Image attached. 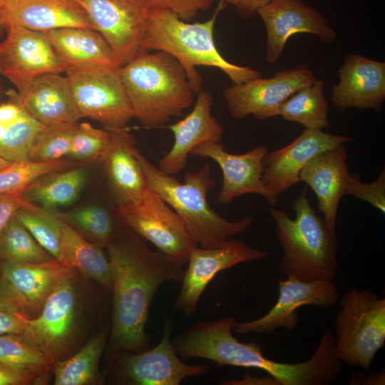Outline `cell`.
I'll return each instance as SVG.
<instances>
[{
  "label": "cell",
  "mask_w": 385,
  "mask_h": 385,
  "mask_svg": "<svg viewBox=\"0 0 385 385\" xmlns=\"http://www.w3.org/2000/svg\"><path fill=\"white\" fill-rule=\"evenodd\" d=\"M106 247L113 296L109 349L145 351L150 348L146 324L153 298L163 284L181 282L183 267L150 249L125 226Z\"/></svg>",
  "instance_id": "6da1fadb"
},
{
  "label": "cell",
  "mask_w": 385,
  "mask_h": 385,
  "mask_svg": "<svg viewBox=\"0 0 385 385\" xmlns=\"http://www.w3.org/2000/svg\"><path fill=\"white\" fill-rule=\"evenodd\" d=\"M236 320L232 316L210 322L199 321L172 339L181 359H204L218 366L261 369L279 385H328L339 373L332 349L319 343L312 356L302 362L282 363L268 359L255 342H241L232 334Z\"/></svg>",
  "instance_id": "7a4b0ae2"
},
{
  "label": "cell",
  "mask_w": 385,
  "mask_h": 385,
  "mask_svg": "<svg viewBox=\"0 0 385 385\" xmlns=\"http://www.w3.org/2000/svg\"><path fill=\"white\" fill-rule=\"evenodd\" d=\"M226 4L220 0L210 19L195 23L183 20L169 10L151 9L142 50L163 51L173 56L183 67L195 93L202 89V84L196 66L219 68L230 78L232 84L262 77L261 73L255 69L228 61L216 46L215 24Z\"/></svg>",
  "instance_id": "3957f363"
},
{
  "label": "cell",
  "mask_w": 385,
  "mask_h": 385,
  "mask_svg": "<svg viewBox=\"0 0 385 385\" xmlns=\"http://www.w3.org/2000/svg\"><path fill=\"white\" fill-rule=\"evenodd\" d=\"M134 118L149 129L183 115L195 93L182 65L168 53L139 51L120 67Z\"/></svg>",
  "instance_id": "277c9868"
},
{
  "label": "cell",
  "mask_w": 385,
  "mask_h": 385,
  "mask_svg": "<svg viewBox=\"0 0 385 385\" xmlns=\"http://www.w3.org/2000/svg\"><path fill=\"white\" fill-rule=\"evenodd\" d=\"M292 208L294 218L282 209L270 208L283 252L279 270L302 281H333L339 268L335 229L317 215L306 189L294 200Z\"/></svg>",
  "instance_id": "5b68a950"
},
{
  "label": "cell",
  "mask_w": 385,
  "mask_h": 385,
  "mask_svg": "<svg viewBox=\"0 0 385 385\" xmlns=\"http://www.w3.org/2000/svg\"><path fill=\"white\" fill-rule=\"evenodd\" d=\"M136 156L143 170L148 188L158 194L183 219L192 237L202 247H215L227 239L246 232L252 225L251 217L229 220L208 204L207 192L215 185L211 167L205 163L195 172H188L183 183L163 173L138 149Z\"/></svg>",
  "instance_id": "8992f818"
},
{
  "label": "cell",
  "mask_w": 385,
  "mask_h": 385,
  "mask_svg": "<svg viewBox=\"0 0 385 385\" xmlns=\"http://www.w3.org/2000/svg\"><path fill=\"white\" fill-rule=\"evenodd\" d=\"M334 324V354L341 362L368 370L385 344V299L351 289L340 296Z\"/></svg>",
  "instance_id": "52a82bcc"
},
{
  "label": "cell",
  "mask_w": 385,
  "mask_h": 385,
  "mask_svg": "<svg viewBox=\"0 0 385 385\" xmlns=\"http://www.w3.org/2000/svg\"><path fill=\"white\" fill-rule=\"evenodd\" d=\"M121 223L153 244L175 264L187 265L197 243L179 215L158 194L148 188L135 205L118 204Z\"/></svg>",
  "instance_id": "ba28073f"
},
{
  "label": "cell",
  "mask_w": 385,
  "mask_h": 385,
  "mask_svg": "<svg viewBox=\"0 0 385 385\" xmlns=\"http://www.w3.org/2000/svg\"><path fill=\"white\" fill-rule=\"evenodd\" d=\"M66 72L81 118L95 120L108 130L126 128L134 115L120 67L68 68Z\"/></svg>",
  "instance_id": "9c48e42d"
},
{
  "label": "cell",
  "mask_w": 385,
  "mask_h": 385,
  "mask_svg": "<svg viewBox=\"0 0 385 385\" xmlns=\"http://www.w3.org/2000/svg\"><path fill=\"white\" fill-rule=\"evenodd\" d=\"M74 270L58 282L45 302L40 314L28 319L21 337L43 354L53 364L63 359L74 338L78 297Z\"/></svg>",
  "instance_id": "30bf717a"
},
{
  "label": "cell",
  "mask_w": 385,
  "mask_h": 385,
  "mask_svg": "<svg viewBox=\"0 0 385 385\" xmlns=\"http://www.w3.org/2000/svg\"><path fill=\"white\" fill-rule=\"evenodd\" d=\"M172 331V322L166 319L162 338L153 348L138 353L112 352L116 381L132 385H178L186 378L207 374L205 364H188L175 353Z\"/></svg>",
  "instance_id": "8fae6325"
},
{
  "label": "cell",
  "mask_w": 385,
  "mask_h": 385,
  "mask_svg": "<svg viewBox=\"0 0 385 385\" xmlns=\"http://www.w3.org/2000/svg\"><path fill=\"white\" fill-rule=\"evenodd\" d=\"M73 1L109 44L120 66L142 50L151 9L148 0Z\"/></svg>",
  "instance_id": "7c38bea8"
},
{
  "label": "cell",
  "mask_w": 385,
  "mask_h": 385,
  "mask_svg": "<svg viewBox=\"0 0 385 385\" xmlns=\"http://www.w3.org/2000/svg\"><path fill=\"white\" fill-rule=\"evenodd\" d=\"M316 79L304 64L277 71L268 78L262 76L225 88L222 94L232 118L250 115L258 120L279 115L282 103L302 88Z\"/></svg>",
  "instance_id": "4fadbf2b"
},
{
  "label": "cell",
  "mask_w": 385,
  "mask_h": 385,
  "mask_svg": "<svg viewBox=\"0 0 385 385\" xmlns=\"http://www.w3.org/2000/svg\"><path fill=\"white\" fill-rule=\"evenodd\" d=\"M269 255V251L250 247L232 237L218 247H193L173 303L174 309L186 317L193 316L202 294L220 272L239 264L262 260Z\"/></svg>",
  "instance_id": "5bb4252c"
},
{
  "label": "cell",
  "mask_w": 385,
  "mask_h": 385,
  "mask_svg": "<svg viewBox=\"0 0 385 385\" xmlns=\"http://www.w3.org/2000/svg\"><path fill=\"white\" fill-rule=\"evenodd\" d=\"M279 295L274 306L265 314L250 321L237 322L233 332L238 334H268L277 329L292 331L297 326V310L303 306L327 308L336 304L340 297L333 281H302L287 277L277 279Z\"/></svg>",
  "instance_id": "9a60e30c"
},
{
  "label": "cell",
  "mask_w": 385,
  "mask_h": 385,
  "mask_svg": "<svg viewBox=\"0 0 385 385\" xmlns=\"http://www.w3.org/2000/svg\"><path fill=\"white\" fill-rule=\"evenodd\" d=\"M5 29L6 36L0 43V75L16 88L36 76L66 71L46 32L19 26Z\"/></svg>",
  "instance_id": "2e32d148"
},
{
  "label": "cell",
  "mask_w": 385,
  "mask_h": 385,
  "mask_svg": "<svg viewBox=\"0 0 385 385\" xmlns=\"http://www.w3.org/2000/svg\"><path fill=\"white\" fill-rule=\"evenodd\" d=\"M268 152L264 145L235 154L225 150L221 143L207 142L195 147L191 155L214 160L222 173L217 200L229 205L237 197L255 194L263 197L269 205H275L280 195L270 190L262 180L263 158Z\"/></svg>",
  "instance_id": "e0dca14e"
},
{
  "label": "cell",
  "mask_w": 385,
  "mask_h": 385,
  "mask_svg": "<svg viewBox=\"0 0 385 385\" xmlns=\"http://www.w3.org/2000/svg\"><path fill=\"white\" fill-rule=\"evenodd\" d=\"M267 34L266 58L274 63L281 56L288 39L296 34H309L324 43L337 38L327 19L304 0H272L258 9Z\"/></svg>",
  "instance_id": "ac0fdd59"
},
{
  "label": "cell",
  "mask_w": 385,
  "mask_h": 385,
  "mask_svg": "<svg viewBox=\"0 0 385 385\" xmlns=\"http://www.w3.org/2000/svg\"><path fill=\"white\" fill-rule=\"evenodd\" d=\"M352 140L349 136L304 128L288 145L265 154L262 180L267 187L280 195L300 182V172L311 159Z\"/></svg>",
  "instance_id": "d6986e66"
},
{
  "label": "cell",
  "mask_w": 385,
  "mask_h": 385,
  "mask_svg": "<svg viewBox=\"0 0 385 385\" xmlns=\"http://www.w3.org/2000/svg\"><path fill=\"white\" fill-rule=\"evenodd\" d=\"M338 75L339 82L332 88V102L336 109H381L385 100L384 62L349 53Z\"/></svg>",
  "instance_id": "ffe728a7"
},
{
  "label": "cell",
  "mask_w": 385,
  "mask_h": 385,
  "mask_svg": "<svg viewBox=\"0 0 385 385\" xmlns=\"http://www.w3.org/2000/svg\"><path fill=\"white\" fill-rule=\"evenodd\" d=\"M7 95L9 99L19 103L34 118L46 127L77 123L81 118L68 78L60 73L36 76L17 91H9Z\"/></svg>",
  "instance_id": "44dd1931"
},
{
  "label": "cell",
  "mask_w": 385,
  "mask_h": 385,
  "mask_svg": "<svg viewBox=\"0 0 385 385\" xmlns=\"http://www.w3.org/2000/svg\"><path fill=\"white\" fill-rule=\"evenodd\" d=\"M197 93L192 110L185 118L167 126L173 133L174 143L158 162V168L165 174L174 176L181 172L188 156L197 145L222 140L223 128L212 115V93L203 89Z\"/></svg>",
  "instance_id": "7402d4cb"
},
{
  "label": "cell",
  "mask_w": 385,
  "mask_h": 385,
  "mask_svg": "<svg viewBox=\"0 0 385 385\" xmlns=\"http://www.w3.org/2000/svg\"><path fill=\"white\" fill-rule=\"evenodd\" d=\"M109 132V144L99 163L104 168L110 190L118 204L135 205L148 188L136 156L135 139L126 128Z\"/></svg>",
  "instance_id": "603a6c76"
},
{
  "label": "cell",
  "mask_w": 385,
  "mask_h": 385,
  "mask_svg": "<svg viewBox=\"0 0 385 385\" xmlns=\"http://www.w3.org/2000/svg\"><path fill=\"white\" fill-rule=\"evenodd\" d=\"M349 177L346 150L343 145L316 155L300 172L299 181L315 193L318 210L332 229L336 227L339 202L346 195Z\"/></svg>",
  "instance_id": "cb8c5ba5"
},
{
  "label": "cell",
  "mask_w": 385,
  "mask_h": 385,
  "mask_svg": "<svg viewBox=\"0 0 385 385\" xmlns=\"http://www.w3.org/2000/svg\"><path fill=\"white\" fill-rule=\"evenodd\" d=\"M1 26H19L47 32L63 28L93 29L83 8L73 0H6Z\"/></svg>",
  "instance_id": "d4e9b609"
},
{
  "label": "cell",
  "mask_w": 385,
  "mask_h": 385,
  "mask_svg": "<svg viewBox=\"0 0 385 385\" xmlns=\"http://www.w3.org/2000/svg\"><path fill=\"white\" fill-rule=\"evenodd\" d=\"M1 277L12 288L22 313L29 319L40 314L54 288L73 270L56 259L39 263L1 261Z\"/></svg>",
  "instance_id": "484cf974"
},
{
  "label": "cell",
  "mask_w": 385,
  "mask_h": 385,
  "mask_svg": "<svg viewBox=\"0 0 385 385\" xmlns=\"http://www.w3.org/2000/svg\"><path fill=\"white\" fill-rule=\"evenodd\" d=\"M46 33L67 69L120 67L109 44L93 29L63 28Z\"/></svg>",
  "instance_id": "4316f807"
},
{
  "label": "cell",
  "mask_w": 385,
  "mask_h": 385,
  "mask_svg": "<svg viewBox=\"0 0 385 385\" xmlns=\"http://www.w3.org/2000/svg\"><path fill=\"white\" fill-rule=\"evenodd\" d=\"M58 220L63 263L84 277L95 280L111 293L112 274L108 257L98 246L84 239L63 215L58 214Z\"/></svg>",
  "instance_id": "83f0119b"
},
{
  "label": "cell",
  "mask_w": 385,
  "mask_h": 385,
  "mask_svg": "<svg viewBox=\"0 0 385 385\" xmlns=\"http://www.w3.org/2000/svg\"><path fill=\"white\" fill-rule=\"evenodd\" d=\"M111 325L101 328L76 354L53 364L55 385H88L102 381L98 363Z\"/></svg>",
  "instance_id": "f1b7e54d"
},
{
  "label": "cell",
  "mask_w": 385,
  "mask_h": 385,
  "mask_svg": "<svg viewBox=\"0 0 385 385\" xmlns=\"http://www.w3.org/2000/svg\"><path fill=\"white\" fill-rule=\"evenodd\" d=\"M82 168L48 173L29 185L21 196L29 202L39 203L43 208L71 204L78 197L86 182Z\"/></svg>",
  "instance_id": "f546056e"
},
{
  "label": "cell",
  "mask_w": 385,
  "mask_h": 385,
  "mask_svg": "<svg viewBox=\"0 0 385 385\" xmlns=\"http://www.w3.org/2000/svg\"><path fill=\"white\" fill-rule=\"evenodd\" d=\"M324 83L317 78L285 101L279 115L304 128L322 130L329 126L328 103L323 93Z\"/></svg>",
  "instance_id": "4dcf8cb0"
},
{
  "label": "cell",
  "mask_w": 385,
  "mask_h": 385,
  "mask_svg": "<svg viewBox=\"0 0 385 385\" xmlns=\"http://www.w3.org/2000/svg\"><path fill=\"white\" fill-rule=\"evenodd\" d=\"M16 217L47 252L63 263L58 213L39 207L23 197Z\"/></svg>",
  "instance_id": "1f68e13d"
},
{
  "label": "cell",
  "mask_w": 385,
  "mask_h": 385,
  "mask_svg": "<svg viewBox=\"0 0 385 385\" xmlns=\"http://www.w3.org/2000/svg\"><path fill=\"white\" fill-rule=\"evenodd\" d=\"M53 259L16 216L0 236L1 261L39 263Z\"/></svg>",
  "instance_id": "d6a6232c"
},
{
  "label": "cell",
  "mask_w": 385,
  "mask_h": 385,
  "mask_svg": "<svg viewBox=\"0 0 385 385\" xmlns=\"http://www.w3.org/2000/svg\"><path fill=\"white\" fill-rule=\"evenodd\" d=\"M46 128L23 108L19 119L7 127L0 140V157L11 163L29 160L31 148Z\"/></svg>",
  "instance_id": "836d02e7"
},
{
  "label": "cell",
  "mask_w": 385,
  "mask_h": 385,
  "mask_svg": "<svg viewBox=\"0 0 385 385\" xmlns=\"http://www.w3.org/2000/svg\"><path fill=\"white\" fill-rule=\"evenodd\" d=\"M70 164L64 160L51 162L31 160L12 163L0 170V195L23 192L39 178L67 168Z\"/></svg>",
  "instance_id": "e575fe53"
},
{
  "label": "cell",
  "mask_w": 385,
  "mask_h": 385,
  "mask_svg": "<svg viewBox=\"0 0 385 385\" xmlns=\"http://www.w3.org/2000/svg\"><path fill=\"white\" fill-rule=\"evenodd\" d=\"M77 124L66 123L46 127L31 148L29 160L51 162L68 156Z\"/></svg>",
  "instance_id": "d590c367"
},
{
  "label": "cell",
  "mask_w": 385,
  "mask_h": 385,
  "mask_svg": "<svg viewBox=\"0 0 385 385\" xmlns=\"http://www.w3.org/2000/svg\"><path fill=\"white\" fill-rule=\"evenodd\" d=\"M64 217L103 245L107 246L118 233L113 215L103 206H86Z\"/></svg>",
  "instance_id": "8d00e7d4"
},
{
  "label": "cell",
  "mask_w": 385,
  "mask_h": 385,
  "mask_svg": "<svg viewBox=\"0 0 385 385\" xmlns=\"http://www.w3.org/2000/svg\"><path fill=\"white\" fill-rule=\"evenodd\" d=\"M109 141V130L96 128L86 122L77 124L68 157L81 162H99Z\"/></svg>",
  "instance_id": "74e56055"
},
{
  "label": "cell",
  "mask_w": 385,
  "mask_h": 385,
  "mask_svg": "<svg viewBox=\"0 0 385 385\" xmlns=\"http://www.w3.org/2000/svg\"><path fill=\"white\" fill-rule=\"evenodd\" d=\"M0 362L15 365L53 364L43 354L16 334L0 335Z\"/></svg>",
  "instance_id": "f35d334b"
},
{
  "label": "cell",
  "mask_w": 385,
  "mask_h": 385,
  "mask_svg": "<svg viewBox=\"0 0 385 385\" xmlns=\"http://www.w3.org/2000/svg\"><path fill=\"white\" fill-rule=\"evenodd\" d=\"M53 365H15L0 362V385L42 384Z\"/></svg>",
  "instance_id": "ab89813d"
},
{
  "label": "cell",
  "mask_w": 385,
  "mask_h": 385,
  "mask_svg": "<svg viewBox=\"0 0 385 385\" xmlns=\"http://www.w3.org/2000/svg\"><path fill=\"white\" fill-rule=\"evenodd\" d=\"M351 195L366 202L385 212V170L383 168L378 178L371 183H363L359 176L350 175L346 195Z\"/></svg>",
  "instance_id": "60d3db41"
},
{
  "label": "cell",
  "mask_w": 385,
  "mask_h": 385,
  "mask_svg": "<svg viewBox=\"0 0 385 385\" xmlns=\"http://www.w3.org/2000/svg\"><path fill=\"white\" fill-rule=\"evenodd\" d=\"M151 9H166L189 21L199 11L208 9L212 0H148Z\"/></svg>",
  "instance_id": "b9f144b4"
},
{
  "label": "cell",
  "mask_w": 385,
  "mask_h": 385,
  "mask_svg": "<svg viewBox=\"0 0 385 385\" xmlns=\"http://www.w3.org/2000/svg\"><path fill=\"white\" fill-rule=\"evenodd\" d=\"M21 192L0 195V236L22 205Z\"/></svg>",
  "instance_id": "7bdbcfd3"
},
{
  "label": "cell",
  "mask_w": 385,
  "mask_h": 385,
  "mask_svg": "<svg viewBox=\"0 0 385 385\" xmlns=\"http://www.w3.org/2000/svg\"><path fill=\"white\" fill-rule=\"evenodd\" d=\"M29 318L18 311H0V335L21 334Z\"/></svg>",
  "instance_id": "ee69618b"
},
{
  "label": "cell",
  "mask_w": 385,
  "mask_h": 385,
  "mask_svg": "<svg viewBox=\"0 0 385 385\" xmlns=\"http://www.w3.org/2000/svg\"><path fill=\"white\" fill-rule=\"evenodd\" d=\"M1 310L18 311L22 313L21 307L16 294L10 285L0 276Z\"/></svg>",
  "instance_id": "f6af8a7d"
},
{
  "label": "cell",
  "mask_w": 385,
  "mask_h": 385,
  "mask_svg": "<svg viewBox=\"0 0 385 385\" xmlns=\"http://www.w3.org/2000/svg\"><path fill=\"white\" fill-rule=\"evenodd\" d=\"M226 4L234 6L245 17L249 18L257 14L259 9L271 1L272 0H221Z\"/></svg>",
  "instance_id": "bcb514c9"
},
{
  "label": "cell",
  "mask_w": 385,
  "mask_h": 385,
  "mask_svg": "<svg viewBox=\"0 0 385 385\" xmlns=\"http://www.w3.org/2000/svg\"><path fill=\"white\" fill-rule=\"evenodd\" d=\"M22 111L23 108L19 103L9 99L8 103L0 104V124L9 126L19 119Z\"/></svg>",
  "instance_id": "7dc6e473"
},
{
  "label": "cell",
  "mask_w": 385,
  "mask_h": 385,
  "mask_svg": "<svg viewBox=\"0 0 385 385\" xmlns=\"http://www.w3.org/2000/svg\"><path fill=\"white\" fill-rule=\"evenodd\" d=\"M384 371H374L368 375H364L363 372H352L350 384H365V385H384L385 383Z\"/></svg>",
  "instance_id": "c3c4849f"
},
{
  "label": "cell",
  "mask_w": 385,
  "mask_h": 385,
  "mask_svg": "<svg viewBox=\"0 0 385 385\" xmlns=\"http://www.w3.org/2000/svg\"><path fill=\"white\" fill-rule=\"evenodd\" d=\"M225 385H279L278 382L271 376L267 377L252 376L247 373L243 379L240 380L228 379L220 382Z\"/></svg>",
  "instance_id": "681fc988"
},
{
  "label": "cell",
  "mask_w": 385,
  "mask_h": 385,
  "mask_svg": "<svg viewBox=\"0 0 385 385\" xmlns=\"http://www.w3.org/2000/svg\"><path fill=\"white\" fill-rule=\"evenodd\" d=\"M12 163L0 157V170L9 166Z\"/></svg>",
  "instance_id": "f907efd6"
},
{
  "label": "cell",
  "mask_w": 385,
  "mask_h": 385,
  "mask_svg": "<svg viewBox=\"0 0 385 385\" xmlns=\"http://www.w3.org/2000/svg\"><path fill=\"white\" fill-rule=\"evenodd\" d=\"M6 1V0H0V27L3 29L4 28L1 26V13H2V9H3V7L4 6Z\"/></svg>",
  "instance_id": "816d5d0a"
},
{
  "label": "cell",
  "mask_w": 385,
  "mask_h": 385,
  "mask_svg": "<svg viewBox=\"0 0 385 385\" xmlns=\"http://www.w3.org/2000/svg\"><path fill=\"white\" fill-rule=\"evenodd\" d=\"M6 128H7L6 126L0 124V140L3 138L4 133H5L6 130Z\"/></svg>",
  "instance_id": "f5cc1de1"
},
{
  "label": "cell",
  "mask_w": 385,
  "mask_h": 385,
  "mask_svg": "<svg viewBox=\"0 0 385 385\" xmlns=\"http://www.w3.org/2000/svg\"><path fill=\"white\" fill-rule=\"evenodd\" d=\"M1 260H0V276H1Z\"/></svg>",
  "instance_id": "db71d44e"
},
{
  "label": "cell",
  "mask_w": 385,
  "mask_h": 385,
  "mask_svg": "<svg viewBox=\"0 0 385 385\" xmlns=\"http://www.w3.org/2000/svg\"><path fill=\"white\" fill-rule=\"evenodd\" d=\"M3 29H4L0 27V32L2 31Z\"/></svg>",
  "instance_id": "11a10c76"
}]
</instances>
